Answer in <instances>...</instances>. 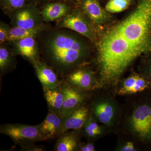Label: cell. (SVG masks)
<instances>
[{
	"instance_id": "cell-15",
	"label": "cell",
	"mask_w": 151,
	"mask_h": 151,
	"mask_svg": "<svg viewBox=\"0 0 151 151\" xmlns=\"http://www.w3.org/2000/svg\"><path fill=\"white\" fill-rule=\"evenodd\" d=\"M44 94L50 111L60 113L63 106L64 95L60 84L52 88L43 87Z\"/></svg>"
},
{
	"instance_id": "cell-21",
	"label": "cell",
	"mask_w": 151,
	"mask_h": 151,
	"mask_svg": "<svg viewBox=\"0 0 151 151\" xmlns=\"http://www.w3.org/2000/svg\"><path fill=\"white\" fill-rule=\"evenodd\" d=\"M131 3L130 0H109L105 9L111 13L121 12L127 9Z\"/></svg>"
},
{
	"instance_id": "cell-18",
	"label": "cell",
	"mask_w": 151,
	"mask_h": 151,
	"mask_svg": "<svg viewBox=\"0 0 151 151\" xmlns=\"http://www.w3.org/2000/svg\"><path fill=\"white\" fill-rule=\"evenodd\" d=\"M13 53L6 47L1 44L0 46V71L1 74L5 73L14 68L15 59Z\"/></svg>"
},
{
	"instance_id": "cell-25",
	"label": "cell",
	"mask_w": 151,
	"mask_h": 151,
	"mask_svg": "<svg viewBox=\"0 0 151 151\" xmlns=\"http://www.w3.org/2000/svg\"><path fill=\"white\" fill-rule=\"evenodd\" d=\"M10 27L2 21L0 22V44H2L7 41Z\"/></svg>"
},
{
	"instance_id": "cell-22",
	"label": "cell",
	"mask_w": 151,
	"mask_h": 151,
	"mask_svg": "<svg viewBox=\"0 0 151 151\" xmlns=\"http://www.w3.org/2000/svg\"><path fill=\"white\" fill-rule=\"evenodd\" d=\"M63 120L62 116L59 114L53 123H52L43 133L45 141L50 139H54L56 136H58V134Z\"/></svg>"
},
{
	"instance_id": "cell-3",
	"label": "cell",
	"mask_w": 151,
	"mask_h": 151,
	"mask_svg": "<svg viewBox=\"0 0 151 151\" xmlns=\"http://www.w3.org/2000/svg\"><path fill=\"white\" fill-rule=\"evenodd\" d=\"M0 133L9 137L22 147L45 141L39 124L35 126L20 124H6L0 127Z\"/></svg>"
},
{
	"instance_id": "cell-13",
	"label": "cell",
	"mask_w": 151,
	"mask_h": 151,
	"mask_svg": "<svg viewBox=\"0 0 151 151\" xmlns=\"http://www.w3.org/2000/svg\"><path fill=\"white\" fill-rule=\"evenodd\" d=\"M67 82L77 88L87 90L94 86L95 79L91 70L85 68H78L69 73Z\"/></svg>"
},
{
	"instance_id": "cell-31",
	"label": "cell",
	"mask_w": 151,
	"mask_h": 151,
	"mask_svg": "<svg viewBox=\"0 0 151 151\" xmlns=\"http://www.w3.org/2000/svg\"><path fill=\"white\" fill-rule=\"evenodd\" d=\"M122 150L123 151H136V150L135 148L133 143L132 142H128L122 148Z\"/></svg>"
},
{
	"instance_id": "cell-26",
	"label": "cell",
	"mask_w": 151,
	"mask_h": 151,
	"mask_svg": "<svg viewBox=\"0 0 151 151\" xmlns=\"http://www.w3.org/2000/svg\"><path fill=\"white\" fill-rule=\"evenodd\" d=\"M149 53L150 55L146 64L145 71L147 76L146 78L151 83V51L149 52Z\"/></svg>"
},
{
	"instance_id": "cell-24",
	"label": "cell",
	"mask_w": 151,
	"mask_h": 151,
	"mask_svg": "<svg viewBox=\"0 0 151 151\" xmlns=\"http://www.w3.org/2000/svg\"><path fill=\"white\" fill-rule=\"evenodd\" d=\"M59 115V113H55L49 110V112L46 118L42 123L39 124L43 135L44 132H45L49 126L55 121Z\"/></svg>"
},
{
	"instance_id": "cell-4",
	"label": "cell",
	"mask_w": 151,
	"mask_h": 151,
	"mask_svg": "<svg viewBox=\"0 0 151 151\" xmlns=\"http://www.w3.org/2000/svg\"><path fill=\"white\" fill-rule=\"evenodd\" d=\"M57 25L78 33L91 41L96 38L95 25L78 6H73L66 15L58 19Z\"/></svg>"
},
{
	"instance_id": "cell-1",
	"label": "cell",
	"mask_w": 151,
	"mask_h": 151,
	"mask_svg": "<svg viewBox=\"0 0 151 151\" xmlns=\"http://www.w3.org/2000/svg\"><path fill=\"white\" fill-rule=\"evenodd\" d=\"M97 45L102 81H116L134 60L151 51V0H137L129 15L103 33Z\"/></svg>"
},
{
	"instance_id": "cell-17",
	"label": "cell",
	"mask_w": 151,
	"mask_h": 151,
	"mask_svg": "<svg viewBox=\"0 0 151 151\" xmlns=\"http://www.w3.org/2000/svg\"><path fill=\"white\" fill-rule=\"evenodd\" d=\"M55 146L54 151H73L77 146V138L75 135L66 132L60 135Z\"/></svg>"
},
{
	"instance_id": "cell-16",
	"label": "cell",
	"mask_w": 151,
	"mask_h": 151,
	"mask_svg": "<svg viewBox=\"0 0 151 151\" xmlns=\"http://www.w3.org/2000/svg\"><path fill=\"white\" fill-rule=\"evenodd\" d=\"M45 31V27L44 25L32 29L12 27L9 32L7 41L10 42L12 41L29 37L37 38L42 35Z\"/></svg>"
},
{
	"instance_id": "cell-27",
	"label": "cell",
	"mask_w": 151,
	"mask_h": 151,
	"mask_svg": "<svg viewBox=\"0 0 151 151\" xmlns=\"http://www.w3.org/2000/svg\"><path fill=\"white\" fill-rule=\"evenodd\" d=\"M21 151H42L45 150V149L42 146H36L35 144L26 147H22Z\"/></svg>"
},
{
	"instance_id": "cell-10",
	"label": "cell",
	"mask_w": 151,
	"mask_h": 151,
	"mask_svg": "<svg viewBox=\"0 0 151 151\" xmlns=\"http://www.w3.org/2000/svg\"><path fill=\"white\" fill-rule=\"evenodd\" d=\"M88 109L81 106L66 116H62L58 136L70 130L81 129L88 119Z\"/></svg>"
},
{
	"instance_id": "cell-6",
	"label": "cell",
	"mask_w": 151,
	"mask_h": 151,
	"mask_svg": "<svg viewBox=\"0 0 151 151\" xmlns=\"http://www.w3.org/2000/svg\"><path fill=\"white\" fill-rule=\"evenodd\" d=\"M132 129L143 140L151 141V104L145 103L134 111L131 119Z\"/></svg>"
},
{
	"instance_id": "cell-32",
	"label": "cell",
	"mask_w": 151,
	"mask_h": 151,
	"mask_svg": "<svg viewBox=\"0 0 151 151\" xmlns=\"http://www.w3.org/2000/svg\"><path fill=\"white\" fill-rule=\"evenodd\" d=\"M130 1H131L132 2V3L133 2V1H134V0H130Z\"/></svg>"
},
{
	"instance_id": "cell-33",
	"label": "cell",
	"mask_w": 151,
	"mask_h": 151,
	"mask_svg": "<svg viewBox=\"0 0 151 151\" xmlns=\"http://www.w3.org/2000/svg\"><path fill=\"white\" fill-rule=\"evenodd\" d=\"M102 1H103V0H102ZM103 1H104V0H103Z\"/></svg>"
},
{
	"instance_id": "cell-7",
	"label": "cell",
	"mask_w": 151,
	"mask_h": 151,
	"mask_svg": "<svg viewBox=\"0 0 151 151\" xmlns=\"http://www.w3.org/2000/svg\"><path fill=\"white\" fill-rule=\"evenodd\" d=\"M100 0H81L78 6L95 26H100L110 21V13L103 8Z\"/></svg>"
},
{
	"instance_id": "cell-14",
	"label": "cell",
	"mask_w": 151,
	"mask_h": 151,
	"mask_svg": "<svg viewBox=\"0 0 151 151\" xmlns=\"http://www.w3.org/2000/svg\"><path fill=\"white\" fill-rule=\"evenodd\" d=\"M151 86V83L147 78L139 75H132L124 81L119 93L125 94L142 92Z\"/></svg>"
},
{
	"instance_id": "cell-20",
	"label": "cell",
	"mask_w": 151,
	"mask_h": 151,
	"mask_svg": "<svg viewBox=\"0 0 151 151\" xmlns=\"http://www.w3.org/2000/svg\"><path fill=\"white\" fill-rule=\"evenodd\" d=\"M29 0H0L1 9L5 13L10 14L29 4Z\"/></svg>"
},
{
	"instance_id": "cell-23",
	"label": "cell",
	"mask_w": 151,
	"mask_h": 151,
	"mask_svg": "<svg viewBox=\"0 0 151 151\" xmlns=\"http://www.w3.org/2000/svg\"><path fill=\"white\" fill-rule=\"evenodd\" d=\"M83 127H84L85 134L89 137H95L101 133L100 127L93 121L91 117L88 118Z\"/></svg>"
},
{
	"instance_id": "cell-8",
	"label": "cell",
	"mask_w": 151,
	"mask_h": 151,
	"mask_svg": "<svg viewBox=\"0 0 151 151\" xmlns=\"http://www.w3.org/2000/svg\"><path fill=\"white\" fill-rule=\"evenodd\" d=\"M13 53L20 55L28 60L32 65L40 60L39 50L35 38L29 37L12 41Z\"/></svg>"
},
{
	"instance_id": "cell-12",
	"label": "cell",
	"mask_w": 151,
	"mask_h": 151,
	"mask_svg": "<svg viewBox=\"0 0 151 151\" xmlns=\"http://www.w3.org/2000/svg\"><path fill=\"white\" fill-rule=\"evenodd\" d=\"M37 76L43 87L52 88L60 84L55 70L43 61L38 60L33 64Z\"/></svg>"
},
{
	"instance_id": "cell-2",
	"label": "cell",
	"mask_w": 151,
	"mask_h": 151,
	"mask_svg": "<svg viewBox=\"0 0 151 151\" xmlns=\"http://www.w3.org/2000/svg\"><path fill=\"white\" fill-rule=\"evenodd\" d=\"M87 39L73 30L59 27L43 34L40 52L58 73H70L89 56L91 48Z\"/></svg>"
},
{
	"instance_id": "cell-28",
	"label": "cell",
	"mask_w": 151,
	"mask_h": 151,
	"mask_svg": "<svg viewBox=\"0 0 151 151\" xmlns=\"http://www.w3.org/2000/svg\"><path fill=\"white\" fill-rule=\"evenodd\" d=\"M80 1L81 0H50V2H61L66 3V4H68L73 6L78 5Z\"/></svg>"
},
{
	"instance_id": "cell-9",
	"label": "cell",
	"mask_w": 151,
	"mask_h": 151,
	"mask_svg": "<svg viewBox=\"0 0 151 151\" xmlns=\"http://www.w3.org/2000/svg\"><path fill=\"white\" fill-rule=\"evenodd\" d=\"M60 85L63 91L64 100L62 110L60 114L64 116L81 107L85 97L77 87L66 81L60 83Z\"/></svg>"
},
{
	"instance_id": "cell-19",
	"label": "cell",
	"mask_w": 151,
	"mask_h": 151,
	"mask_svg": "<svg viewBox=\"0 0 151 151\" xmlns=\"http://www.w3.org/2000/svg\"><path fill=\"white\" fill-rule=\"evenodd\" d=\"M94 112L99 121L104 124L110 123L114 115L113 107L107 102H102L95 105Z\"/></svg>"
},
{
	"instance_id": "cell-30",
	"label": "cell",
	"mask_w": 151,
	"mask_h": 151,
	"mask_svg": "<svg viewBox=\"0 0 151 151\" xmlns=\"http://www.w3.org/2000/svg\"><path fill=\"white\" fill-rule=\"evenodd\" d=\"M81 151H94L95 148L94 145L91 143H88L82 146L80 149Z\"/></svg>"
},
{
	"instance_id": "cell-5",
	"label": "cell",
	"mask_w": 151,
	"mask_h": 151,
	"mask_svg": "<svg viewBox=\"0 0 151 151\" xmlns=\"http://www.w3.org/2000/svg\"><path fill=\"white\" fill-rule=\"evenodd\" d=\"M10 17L13 27L32 29L44 25L40 9L35 4H28L14 11Z\"/></svg>"
},
{
	"instance_id": "cell-29",
	"label": "cell",
	"mask_w": 151,
	"mask_h": 151,
	"mask_svg": "<svg viewBox=\"0 0 151 151\" xmlns=\"http://www.w3.org/2000/svg\"><path fill=\"white\" fill-rule=\"evenodd\" d=\"M49 2L50 0H29V4H35L39 8L40 6L42 7Z\"/></svg>"
},
{
	"instance_id": "cell-11",
	"label": "cell",
	"mask_w": 151,
	"mask_h": 151,
	"mask_svg": "<svg viewBox=\"0 0 151 151\" xmlns=\"http://www.w3.org/2000/svg\"><path fill=\"white\" fill-rule=\"evenodd\" d=\"M73 7L61 2H50L41 8V15L44 22H49L65 16Z\"/></svg>"
}]
</instances>
